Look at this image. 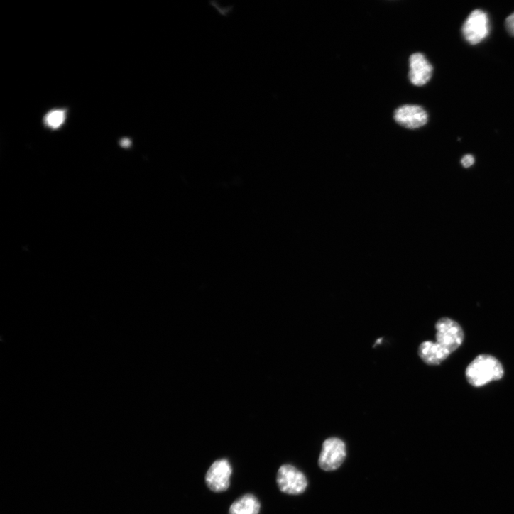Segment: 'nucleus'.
Instances as JSON below:
<instances>
[{
    "label": "nucleus",
    "instance_id": "nucleus-1",
    "mask_svg": "<svg viewBox=\"0 0 514 514\" xmlns=\"http://www.w3.org/2000/svg\"><path fill=\"white\" fill-rule=\"evenodd\" d=\"M503 374V368L499 361L488 354L476 357L466 370L467 381L475 388L483 387L492 381L499 380Z\"/></svg>",
    "mask_w": 514,
    "mask_h": 514
},
{
    "label": "nucleus",
    "instance_id": "nucleus-2",
    "mask_svg": "<svg viewBox=\"0 0 514 514\" xmlns=\"http://www.w3.org/2000/svg\"><path fill=\"white\" fill-rule=\"evenodd\" d=\"M437 343L450 354L459 349L464 341V332L461 326L449 318H442L436 324Z\"/></svg>",
    "mask_w": 514,
    "mask_h": 514
},
{
    "label": "nucleus",
    "instance_id": "nucleus-3",
    "mask_svg": "<svg viewBox=\"0 0 514 514\" xmlns=\"http://www.w3.org/2000/svg\"><path fill=\"white\" fill-rule=\"evenodd\" d=\"M277 483L282 492L290 495L302 494L308 486L305 475L290 464L283 465L279 469Z\"/></svg>",
    "mask_w": 514,
    "mask_h": 514
},
{
    "label": "nucleus",
    "instance_id": "nucleus-4",
    "mask_svg": "<svg viewBox=\"0 0 514 514\" xmlns=\"http://www.w3.org/2000/svg\"><path fill=\"white\" fill-rule=\"evenodd\" d=\"M489 31L488 16L481 10L473 11L462 28L464 38L472 45H478L486 39L489 34Z\"/></svg>",
    "mask_w": 514,
    "mask_h": 514
},
{
    "label": "nucleus",
    "instance_id": "nucleus-5",
    "mask_svg": "<svg viewBox=\"0 0 514 514\" xmlns=\"http://www.w3.org/2000/svg\"><path fill=\"white\" fill-rule=\"evenodd\" d=\"M346 456L344 442L338 438H329L323 445L319 459V466L326 471L339 469Z\"/></svg>",
    "mask_w": 514,
    "mask_h": 514
},
{
    "label": "nucleus",
    "instance_id": "nucleus-6",
    "mask_svg": "<svg viewBox=\"0 0 514 514\" xmlns=\"http://www.w3.org/2000/svg\"><path fill=\"white\" fill-rule=\"evenodd\" d=\"M231 474L232 467L228 459H218L210 466L206 474V484L214 493L224 492L230 486Z\"/></svg>",
    "mask_w": 514,
    "mask_h": 514
},
{
    "label": "nucleus",
    "instance_id": "nucleus-7",
    "mask_svg": "<svg viewBox=\"0 0 514 514\" xmlns=\"http://www.w3.org/2000/svg\"><path fill=\"white\" fill-rule=\"evenodd\" d=\"M395 119L401 126L415 130L427 123L428 114L422 106L405 105L395 111Z\"/></svg>",
    "mask_w": 514,
    "mask_h": 514
},
{
    "label": "nucleus",
    "instance_id": "nucleus-8",
    "mask_svg": "<svg viewBox=\"0 0 514 514\" xmlns=\"http://www.w3.org/2000/svg\"><path fill=\"white\" fill-rule=\"evenodd\" d=\"M410 67L409 77L414 85L424 86L431 80L433 67L423 54H413L410 58Z\"/></svg>",
    "mask_w": 514,
    "mask_h": 514
},
{
    "label": "nucleus",
    "instance_id": "nucleus-9",
    "mask_svg": "<svg viewBox=\"0 0 514 514\" xmlns=\"http://www.w3.org/2000/svg\"><path fill=\"white\" fill-rule=\"evenodd\" d=\"M419 355L426 363L439 365L449 357L450 353L438 343L427 341L420 345Z\"/></svg>",
    "mask_w": 514,
    "mask_h": 514
},
{
    "label": "nucleus",
    "instance_id": "nucleus-10",
    "mask_svg": "<svg viewBox=\"0 0 514 514\" xmlns=\"http://www.w3.org/2000/svg\"><path fill=\"white\" fill-rule=\"evenodd\" d=\"M261 509L259 499L251 493H246L233 502L229 507V514H259Z\"/></svg>",
    "mask_w": 514,
    "mask_h": 514
},
{
    "label": "nucleus",
    "instance_id": "nucleus-11",
    "mask_svg": "<svg viewBox=\"0 0 514 514\" xmlns=\"http://www.w3.org/2000/svg\"><path fill=\"white\" fill-rule=\"evenodd\" d=\"M66 115L67 112L65 109H53L45 115V124L52 130H58L65 123Z\"/></svg>",
    "mask_w": 514,
    "mask_h": 514
},
{
    "label": "nucleus",
    "instance_id": "nucleus-12",
    "mask_svg": "<svg viewBox=\"0 0 514 514\" xmlns=\"http://www.w3.org/2000/svg\"><path fill=\"white\" fill-rule=\"evenodd\" d=\"M505 25L508 33L514 36V13L507 18Z\"/></svg>",
    "mask_w": 514,
    "mask_h": 514
},
{
    "label": "nucleus",
    "instance_id": "nucleus-13",
    "mask_svg": "<svg viewBox=\"0 0 514 514\" xmlns=\"http://www.w3.org/2000/svg\"><path fill=\"white\" fill-rule=\"evenodd\" d=\"M474 158L471 155H465L461 160V164L464 168H470L474 164Z\"/></svg>",
    "mask_w": 514,
    "mask_h": 514
}]
</instances>
